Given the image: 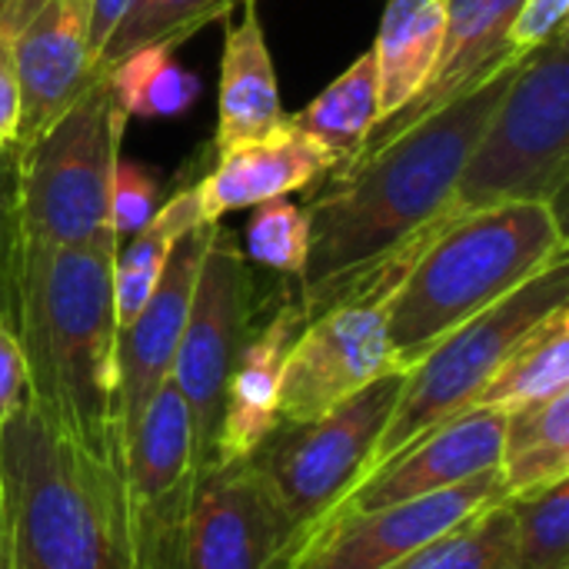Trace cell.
<instances>
[{
    "label": "cell",
    "instance_id": "cell-27",
    "mask_svg": "<svg viewBox=\"0 0 569 569\" xmlns=\"http://www.w3.org/2000/svg\"><path fill=\"white\" fill-rule=\"evenodd\" d=\"M243 0H133L123 23L103 43L93 73H107L123 57L143 47H170L177 50L187 37L203 30L207 23L227 17Z\"/></svg>",
    "mask_w": 569,
    "mask_h": 569
},
{
    "label": "cell",
    "instance_id": "cell-38",
    "mask_svg": "<svg viewBox=\"0 0 569 569\" xmlns=\"http://www.w3.org/2000/svg\"><path fill=\"white\" fill-rule=\"evenodd\" d=\"M557 569H569V567H557Z\"/></svg>",
    "mask_w": 569,
    "mask_h": 569
},
{
    "label": "cell",
    "instance_id": "cell-32",
    "mask_svg": "<svg viewBox=\"0 0 569 569\" xmlns=\"http://www.w3.org/2000/svg\"><path fill=\"white\" fill-rule=\"evenodd\" d=\"M40 0H10L0 10V147L13 143L20 123V80H17V37Z\"/></svg>",
    "mask_w": 569,
    "mask_h": 569
},
{
    "label": "cell",
    "instance_id": "cell-7",
    "mask_svg": "<svg viewBox=\"0 0 569 569\" xmlns=\"http://www.w3.org/2000/svg\"><path fill=\"white\" fill-rule=\"evenodd\" d=\"M560 307H569V257L550 263L523 287L450 330L403 373L397 407L377 440L367 473L393 460L443 420L467 413L507 353Z\"/></svg>",
    "mask_w": 569,
    "mask_h": 569
},
{
    "label": "cell",
    "instance_id": "cell-19",
    "mask_svg": "<svg viewBox=\"0 0 569 569\" xmlns=\"http://www.w3.org/2000/svg\"><path fill=\"white\" fill-rule=\"evenodd\" d=\"M307 317L297 300L283 303L260 333H250L230 383H227V400H223V420L217 433V453L213 460H247L257 443L280 423L277 407H280V380H283V363L287 353L303 330Z\"/></svg>",
    "mask_w": 569,
    "mask_h": 569
},
{
    "label": "cell",
    "instance_id": "cell-31",
    "mask_svg": "<svg viewBox=\"0 0 569 569\" xmlns=\"http://www.w3.org/2000/svg\"><path fill=\"white\" fill-rule=\"evenodd\" d=\"M157 210H160V183L153 180V173L133 160L117 157L107 187V227L113 230V237L117 240L133 237L153 220Z\"/></svg>",
    "mask_w": 569,
    "mask_h": 569
},
{
    "label": "cell",
    "instance_id": "cell-36",
    "mask_svg": "<svg viewBox=\"0 0 569 569\" xmlns=\"http://www.w3.org/2000/svg\"><path fill=\"white\" fill-rule=\"evenodd\" d=\"M0 569H10V547H7V520H3V490H0Z\"/></svg>",
    "mask_w": 569,
    "mask_h": 569
},
{
    "label": "cell",
    "instance_id": "cell-5",
    "mask_svg": "<svg viewBox=\"0 0 569 569\" xmlns=\"http://www.w3.org/2000/svg\"><path fill=\"white\" fill-rule=\"evenodd\" d=\"M127 117L110 80L93 73L83 93L33 140L0 147V213L50 247H80L107 227V187L120 157Z\"/></svg>",
    "mask_w": 569,
    "mask_h": 569
},
{
    "label": "cell",
    "instance_id": "cell-26",
    "mask_svg": "<svg viewBox=\"0 0 569 569\" xmlns=\"http://www.w3.org/2000/svg\"><path fill=\"white\" fill-rule=\"evenodd\" d=\"M127 120L180 117L200 93V77L173 60L170 47H143L103 73Z\"/></svg>",
    "mask_w": 569,
    "mask_h": 569
},
{
    "label": "cell",
    "instance_id": "cell-9",
    "mask_svg": "<svg viewBox=\"0 0 569 569\" xmlns=\"http://www.w3.org/2000/svg\"><path fill=\"white\" fill-rule=\"evenodd\" d=\"M247 337H250L247 257L237 237L223 223H213V233L207 240L197 270L183 337L170 370V383L180 390L190 410L197 470L213 463L227 383Z\"/></svg>",
    "mask_w": 569,
    "mask_h": 569
},
{
    "label": "cell",
    "instance_id": "cell-10",
    "mask_svg": "<svg viewBox=\"0 0 569 569\" xmlns=\"http://www.w3.org/2000/svg\"><path fill=\"white\" fill-rule=\"evenodd\" d=\"M297 533L247 460L193 473L163 569H283Z\"/></svg>",
    "mask_w": 569,
    "mask_h": 569
},
{
    "label": "cell",
    "instance_id": "cell-12",
    "mask_svg": "<svg viewBox=\"0 0 569 569\" xmlns=\"http://www.w3.org/2000/svg\"><path fill=\"white\" fill-rule=\"evenodd\" d=\"M503 497L500 470H487L420 500L327 517L283 569H390Z\"/></svg>",
    "mask_w": 569,
    "mask_h": 569
},
{
    "label": "cell",
    "instance_id": "cell-16",
    "mask_svg": "<svg viewBox=\"0 0 569 569\" xmlns=\"http://www.w3.org/2000/svg\"><path fill=\"white\" fill-rule=\"evenodd\" d=\"M20 123L13 143L43 133L93 80L90 0H40L17 37Z\"/></svg>",
    "mask_w": 569,
    "mask_h": 569
},
{
    "label": "cell",
    "instance_id": "cell-37",
    "mask_svg": "<svg viewBox=\"0 0 569 569\" xmlns=\"http://www.w3.org/2000/svg\"><path fill=\"white\" fill-rule=\"evenodd\" d=\"M7 3H10V0H0V10H3V7H7Z\"/></svg>",
    "mask_w": 569,
    "mask_h": 569
},
{
    "label": "cell",
    "instance_id": "cell-6",
    "mask_svg": "<svg viewBox=\"0 0 569 569\" xmlns=\"http://www.w3.org/2000/svg\"><path fill=\"white\" fill-rule=\"evenodd\" d=\"M567 187L569 27H563L520 60L437 227L503 203H550L567 210Z\"/></svg>",
    "mask_w": 569,
    "mask_h": 569
},
{
    "label": "cell",
    "instance_id": "cell-28",
    "mask_svg": "<svg viewBox=\"0 0 569 569\" xmlns=\"http://www.w3.org/2000/svg\"><path fill=\"white\" fill-rule=\"evenodd\" d=\"M390 569H517L513 523L503 500L483 507L443 537L430 540Z\"/></svg>",
    "mask_w": 569,
    "mask_h": 569
},
{
    "label": "cell",
    "instance_id": "cell-29",
    "mask_svg": "<svg viewBox=\"0 0 569 569\" xmlns=\"http://www.w3.org/2000/svg\"><path fill=\"white\" fill-rule=\"evenodd\" d=\"M513 523V567H569V480L537 493L503 497Z\"/></svg>",
    "mask_w": 569,
    "mask_h": 569
},
{
    "label": "cell",
    "instance_id": "cell-20",
    "mask_svg": "<svg viewBox=\"0 0 569 569\" xmlns=\"http://www.w3.org/2000/svg\"><path fill=\"white\" fill-rule=\"evenodd\" d=\"M280 80L270 60V47L260 27L257 0H243L240 23L223 33L220 87H217V153L237 143L257 140L287 123Z\"/></svg>",
    "mask_w": 569,
    "mask_h": 569
},
{
    "label": "cell",
    "instance_id": "cell-33",
    "mask_svg": "<svg viewBox=\"0 0 569 569\" xmlns=\"http://www.w3.org/2000/svg\"><path fill=\"white\" fill-rule=\"evenodd\" d=\"M569 0H520V10L510 23V47L520 53L537 50L540 43H547L553 33H560L567 27Z\"/></svg>",
    "mask_w": 569,
    "mask_h": 569
},
{
    "label": "cell",
    "instance_id": "cell-17",
    "mask_svg": "<svg viewBox=\"0 0 569 569\" xmlns=\"http://www.w3.org/2000/svg\"><path fill=\"white\" fill-rule=\"evenodd\" d=\"M333 167V153L310 140L287 117L283 127L257 140L237 143L230 150H220L217 167L193 187L200 220L223 223V217L233 210L257 207L293 190H303L310 183H320Z\"/></svg>",
    "mask_w": 569,
    "mask_h": 569
},
{
    "label": "cell",
    "instance_id": "cell-14",
    "mask_svg": "<svg viewBox=\"0 0 569 569\" xmlns=\"http://www.w3.org/2000/svg\"><path fill=\"white\" fill-rule=\"evenodd\" d=\"M210 233H213V223H200L173 243L153 297L147 300V307L137 313V320L130 327L117 330L113 363H117L120 460H123V447L130 443L133 430L140 427L150 400L170 380L173 357H177L187 310H190V297H193V283H197V270H200Z\"/></svg>",
    "mask_w": 569,
    "mask_h": 569
},
{
    "label": "cell",
    "instance_id": "cell-24",
    "mask_svg": "<svg viewBox=\"0 0 569 569\" xmlns=\"http://www.w3.org/2000/svg\"><path fill=\"white\" fill-rule=\"evenodd\" d=\"M200 223L203 220L197 210V193H193V187H187V190L173 193L167 203H160V210L153 213V220L143 230L120 240L117 257H113V320H117V330H123L137 320V313L147 307V300L153 297V290L160 283V273L167 267L173 243Z\"/></svg>",
    "mask_w": 569,
    "mask_h": 569
},
{
    "label": "cell",
    "instance_id": "cell-15",
    "mask_svg": "<svg viewBox=\"0 0 569 569\" xmlns=\"http://www.w3.org/2000/svg\"><path fill=\"white\" fill-rule=\"evenodd\" d=\"M500 443H503V413L497 410L457 413L440 427H433L430 433H423L420 440H413L383 467L370 470L327 517L380 510V507H393L460 487L487 470H497Z\"/></svg>",
    "mask_w": 569,
    "mask_h": 569
},
{
    "label": "cell",
    "instance_id": "cell-4",
    "mask_svg": "<svg viewBox=\"0 0 569 569\" xmlns=\"http://www.w3.org/2000/svg\"><path fill=\"white\" fill-rule=\"evenodd\" d=\"M563 257V210L550 203H503L440 223L387 300L397 367L410 370L450 330Z\"/></svg>",
    "mask_w": 569,
    "mask_h": 569
},
{
    "label": "cell",
    "instance_id": "cell-2",
    "mask_svg": "<svg viewBox=\"0 0 569 569\" xmlns=\"http://www.w3.org/2000/svg\"><path fill=\"white\" fill-rule=\"evenodd\" d=\"M117 247L113 233L80 247L33 243L0 213V323L20 347L27 400L50 430L120 470Z\"/></svg>",
    "mask_w": 569,
    "mask_h": 569
},
{
    "label": "cell",
    "instance_id": "cell-3",
    "mask_svg": "<svg viewBox=\"0 0 569 569\" xmlns=\"http://www.w3.org/2000/svg\"><path fill=\"white\" fill-rule=\"evenodd\" d=\"M10 569H140L120 470L90 457L20 403L0 427Z\"/></svg>",
    "mask_w": 569,
    "mask_h": 569
},
{
    "label": "cell",
    "instance_id": "cell-25",
    "mask_svg": "<svg viewBox=\"0 0 569 569\" xmlns=\"http://www.w3.org/2000/svg\"><path fill=\"white\" fill-rule=\"evenodd\" d=\"M377 120L380 100L370 50L360 53L337 80H330L303 110L290 113V123L300 127L323 150H330L337 167L357 157Z\"/></svg>",
    "mask_w": 569,
    "mask_h": 569
},
{
    "label": "cell",
    "instance_id": "cell-8",
    "mask_svg": "<svg viewBox=\"0 0 569 569\" xmlns=\"http://www.w3.org/2000/svg\"><path fill=\"white\" fill-rule=\"evenodd\" d=\"M403 373L407 370H393L373 380L317 420H280L247 457L250 470L267 483L293 527L297 547L363 480L377 440L397 407Z\"/></svg>",
    "mask_w": 569,
    "mask_h": 569
},
{
    "label": "cell",
    "instance_id": "cell-13",
    "mask_svg": "<svg viewBox=\"0 0 569 569\" xmlns=\"http://www.w3.org/2000/svg\"><path fill=\"white\" fill-rule=\"evenodd\" d=\"M197 473L190 410L167 380L123 447L120 480L130 540L140 569H163L173 527Z\"/></svg>",
    "mask_w": 569,
    "mask_h": 569
},
{
    "label": "cell",
    "instance_id": "cell-22",
    "mask_svg": "<svg viewBox=\"0 0 569 569\" xmlns=\"http://www.w3.org/2000/svg\"><path fill=\"white\" fill-rule=\"evenodd\" d=\"M497 470L507 497L569 480V390L503 413Z\"/></svg>",
    "mask_w": 569,
    "mask_h": 569
},
{
    "label": "cell",
    "instance_id": "cell-21",
    "mask_svg": "<svg viewBox=\"0 0 569 569\" xmlns=\"http://www.w3.org/2000/svg\"><path fill=\"white\" fill-rule=\"evenodd\" d=\"M447 30L443 0H390L370 47L380 120L407 107L430 80ZM377 120V123H380ZM373 123V127H377Z\"/></svg>",
    "mask_w": 569,
    "mask_h": 569
},
{
    "label": "cell",
    "instance_id": "cell-1",
    "mask_svg": "<svg viewBox=\"0 0 569 569\" xmlns=\"http://www.w3.org/2000/svg\"><path fill=\"white\" fill-rule=\"evenodd\" d=\"M523 57L503 60L440 110L323 177L303 207L310 250L297 303L307 320L370 287L400 283Z\"/></svg>",
    "mask_w": 569,
    "mask_h": 569
},
{
    "label": "cell",
    "instance_id": "cell-11",
    "mask_svg": "<svg viewBox=\"0 0 569 569\" xmlns=\"http://www.w3.org/2000/svg\"><path fill=\"white\" fill-rule=\"evenodd\" d=\"M390 290L370 287L303 323L283 363L277 407L283 423L317 420L373 380L400 370L387 327Z\"/></svg>",
    "mask_w": 569,
    "mask_h": 569
},
{
    "label": "cell",
    "instance_id": "cell-18",
    "mask_svg": "<svg viewBox=\"0 0 569 569\" xmlns=\"http://www.w3.org/2000/svg\"><path fill=\"white\" fill-rule=\"evenodd\" d=\"M443 10H447V30H443V47H440V57H437L430 80L423 83V90L407 107H400L393 117L380 120L367 133L357 157L367 153L370 147L397 137L410 123L423 120L427 113L440 110L447 100H453L467 87L480 83L503 60L520 53L507 40L510 23L520 10V0H443Z\"/></svg>",
    "mask_w": 569,
    "mask_h": 569
},
{
    "label": "cell",
    "instance_id": "cell-34",
    "mask_svg": "<svg viewBox=\"0 0 569 569\" xmlns=\"http://www.w3.org/2000/svg\"><path fill=\"white\" fill-rule=\"evenodd\" d=\"M27 400V370L13 333L0 323V427Z\"/></svg>",
    "mask_w": 569,
    "mask_h": 569
},
{
    "label": "cell",
    "instance_id": "cell-23",
    "mask_svg": "<svg viewBox=\"0 0 569 569\" xmlns=\"http://www.w3.org/2000/svg\"><path fill=\"white\" fill-rule=\"evenodd\" d=\"M569 390V307L537 323L497 367L470 410L510 413Z\"/></svg>",
    "mask_w": 569,
    "mask_h": 569
},
{
    "label": "cell",
    "instance_id": "cell-35",
    "mask_svg": "<svg viewBox=\"0 0 569 569\" xmlns=\"http://www.w3.org/2000/svg\"><path fill=\"white\" fill-rule=\"evenodd\" d=\"M130 7H133V0H90V50H93V63H97L103 43L113 37V30L130 13Z\"/></svg>",
    "mask_w": 569,
    "mask_h": 569
},
{
    "label": "cell",
    "instance_id": "cell-30",
    "mask_svg": "<svg viewBox=\"0 0 569 569\" xmlns=\"http://www.w3.org/2000/svg\"><path fill=\"white\" fill-rule=\"evenodd\" d=\"M250 220L243 230V257L253 263L300 277L307 267V250H310V217L300 203L277 197L267 203L250 207Z\"/></svg>",
    "mask_w": 569,
    "mask_h": 569
}]
</instances>
